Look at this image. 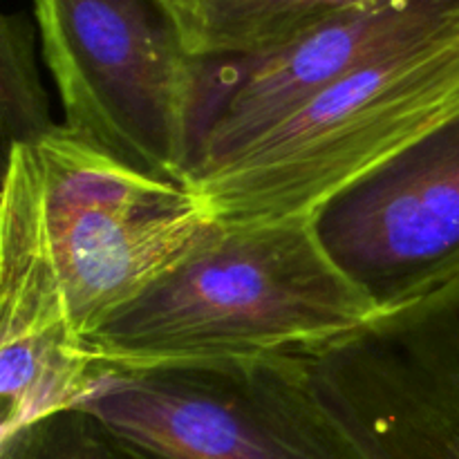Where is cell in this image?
<instances>
[{"label":"cell","instance_id":"6da1fadb","mask_svg":"<svg viewBox=\"0 0 459 459\" xmlns=\"http://www.w3.org/2000/svg\"><path fill=\"white\" fill-rule=\"evenodd\" d=\"M379 309L312 218L215 224L191 255L85 339L99 366L305 359Z\"/></svg>","mask_w":459,"mask_h":459},{"label":"cell","instance_id":"7a4b0ae2","mask_svg":"<svg viewBox=\"0 0 459 459\" xmlns=\"http://www.w3.org/2000/svg\"><path fill=\"white\" fill-rule=\"evenodd\" d=\"M459 108V27L359 67L186 179L220 224L309 218Z\"/></svg>","mask_w":459,"mask_h":459},{"label":"cell","instance_id":"3957f363","mask_svg":"<svg viewBox=\"0 0 459 459\" xmlns=\"http://www.w3.org/2000/svg\"><path fill=\"white\" fill-rule=\"evenodd\" d=\"M65 124L124 164L184 184L200 61L164 0H34Z\"/></svg>","mask_w":459,"mask_h":459},{"label":"cell","instance_id":"277c9868","mask_svg":"<svg viewBox=\"0 0 459 459\" xmlns=\"http://www.w3.org/2000/svg\"><path fill=\"white\" fill-rule=\"evenodd\" d=\"M79 408L160 459H372L303 359L99 366Z\"/></svg>","mask_w":459,"mask_h":459},{"label":"cell","instance_id":"5b68a950","mask_svg":"<svg viewBox=\"0 0 459 459\" xmlns=\"http://www.w3.org/2000/svg\"><path fill=\"white\" fill-rule=\"evenodd\" d=\"M34 151L49 242L83 339L218 224L186 184L124 164L67 126H54Z\"/></svg>","mask_w":459,"mask_h":459},{"label":"cell","instance_id":"8992f818","mask_svg":"<svg viewBox=\"0 0 459 459\" xmlns=\"http://www.w3.org/2000/svg\"><path fill=\"white\" fill-rule=\"evenodd\" d=\"M372 459H459V278L303 359Z\"/></svg>","mask_w":459,"mask_h":459},{"label":"cell","instance_id":"52a82bcc","mask_svg":"<svg viewBox=\"0 0 459 459\" xmlns=\"http://www.w3.org/2000/svg\"><path fill=\"white\" fill-rule=\"evenodd\" d=\"M332 263L377 309L459 278V108L312 215Z\"/></svg>","mask_w":459,"mask_h":459},{"label":"cell","instance_id":"ba28073f","mask_svg":"<svg viewBox=\"0 0 459 459\" xmlns=\"http://www.w3.org/2000/svg\"><path fill=\"white\" fill-rule=\"evenodd\" d=\"M455 27L459 0H375L269 52L197 58L186 179L263 137L359 67Z\"/></svg>","mask_w":459,"mask_h":459},{"label":"cell","instance_id":"9c48e42d","mask_svg":"<svg viewBox=\"0 0 459 459\" xmlns=\"http://www.w3.org/2000/svg\"><path fill=\"white\" fill-rule=\"evenodd\" d=\"M97 375L49 242L39 157L34 146L9 148L0 206V437L76 408Z\"/></svg>","mask_w":459,"mask_h":459},{"label":"cell","instance_id":"30bf717a","mask_svg":"<svg viewBox=\"0 0 459 459\" xmlns=\"http://www.w3.org/2000/svg\"><path fill=\"white\" fill-rule=\"evenodd\" d=\"M195 58L254 56L375 0H164Z\"/></svg>","mask_w":459,"mask_h":459},{"label":"cell","instance_id":"8fae6325","mask_svg":"<svg viewBox=\"0 0 459 459\" xmlns=\"http://www.w3.org/2000/svg\"><path fill=\"white\" fill-rule=\"evenodd\" d=\"M36 67V31L25 13L0 21V128L4 148L36 146L54 130Z\"/></svg>","mask_w":459,"mask_h":459},{"label":"cell","instance_id":"7c38bea8","mask_svg":"<svg viewBox=\"0 0 459 459\" xmlns=\"http://www.w3.org/2000/svg\"><path fill=\"white\" fill-rule=\"evenodd\" d=\"M0 459H160L85 408L43 417L0 437Z\"/></svg>","mask_w":459,"mask_h":459}]
</instances>
